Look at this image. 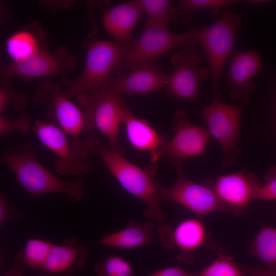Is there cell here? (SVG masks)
I'll use <instances>...</instances> for the list:
<instances>
[{
  "label": "cell",
  "instance_id": "1",
  "mask_svg": "<svg viewBox=\"0 0 276 276\" xmlns=\"http://www.w3.org/2000/svg\"><path fill=\"white\" fill-rule=\"evenodd\" d=\"M89 154L98 156L109 169L120 185L145 205V217L165 222L159 197L161 184L155 179L158 166L155 164L141 168L128 160L122 155L104 146L98 137L91 135L83 140Z\"/></svg>",
  "mask_w": 276,
  "mask_h": 276
},
{
  "label": "cell",
  "instance_id": "2",
  "mask_svg": "<svg viewBox=\"0 0 276 276\" xmlns=\"http://www.w3.org/2000/svg\"><path fill=\"white\" fill-rule=\"evenodd\" d=\"M1 160L31 197L61 193L65 195L71 202L76 203L83 196L80 177L70 181L51 173L38 161L36 150L28 142L6 150L1 155Z\"/></svg>",
  "mask_w": 276,
  "mask_h": 276
},
{
  "label": "cell",
  "instance_id": "3",
  "mask_svg": "<svg viewBox=\"0 0 276 276\" xmlns=\"http://www.w3.org/2000/svg\"><path fill=\"white\" fill-rule=\"evenodd\" d=\"M241 20L239 14L225 9L220 18L214 23L187 30L205 54L211 74L213 96H219L218 82L224 65L232 54Z\"/></svg>",
  "mask_w": 276,
  "mask_h": 276
},
{
  "label": "cell",
  "instance_id": "4",
  "mask_svg": "<svg viewBox=\"0 0 276 276\" xmlns=\"http://www.w3.org/2000/svg\"><path fill=\"white\" fill-rule=\"evenodd\" d=\"M75 99L84 110V130L99 131L106 137L109 148L123 154L119 131L126 104L121 95L103 88L89 90Z\"/></svg>",
  "mask_w": 276,
  "mask_h": 276
},
{
  "label": "cell",
  "instance_id": "5",
  "mask_svg": "<svg viewBox=\"0 0 276 276\" xmlns=\"http://www.w3.org/2000/svg\"><path fill=\"white\" fill-rule=\"evenodd\" d=\"M128 42L104 40L92 42L88 48L82 73L68 83L64 91L67 96L76 98L92 89L107 88Z\"/></svg>",
  "mask_w": 276,
  "mask_h": 276
},
{
  "label": "cell",
  "instance_id": "6",
  "mask_svg": "<svg viewBox=\"0 0 276 276\" xmlns=\"http://www.w3.org/2000/svg\"><path fill=\"white\" fill-rule=\"evenodd\" d=\"M32 130L44 146L55 155V169L60 175L78 176L87 174L94 166L83 141L72 139L62 129L47 121L37 120Z\"/></svg>",
  "mask_w": 276,
  "mask_h": 276
},
{
  "label": "cell",
  "instance_id": "7",
  "mask_svg": "<svg viewBox=\"0 0 276 276\" xmlns=\"http://www.w3.org/2000/svg\"><path fill=\"white\" fill-rule=\"evenodd\" d=\"M197 43L190 34L171 32L168 26L145 25L141 34L127 44L115 72L127 70L142 63L154 61L164 54L178 47Z\"/></svg>",
  "mask_w": 276,
  "mask_h": 276
},
{
  "label": "cell",
  "instance_id": "8",
  "mask_svg": "<svg viewBox=\"0 0 276 276\" xmlns=\"http://www.w3.org/2000/svg\"><path fill=\"white\" fill-rule=\"evenodd\" d=\"M248 102L232 105L220 100L219 96H213L211 103L201 111L207 130L222 149L221 162L224 167L234 163L240 152L238 144L241 116Z\"/></svg>",
  "mask_w": 276,
  "mask_h": 276
},
{
  "label": "cell",
  "instance_id": "9",
  "mask_svg": "<svg viewBox=\"0 0 276 276\" xmlns=\"http://www.w3.org/2000/svg\"><path fill=\"white\" fill-rule=\"evenodd\" d=\"M176 167L177 179L174 184L170 188L160 186L159 194L162 202H175L190 210L198 219H203L216 211L235 215L233 210L218 196L211 182L208 180L201 183L194 182L185 176L183 165Z\"/></svg>",
  "mask_w": 276,
  "mask_h": 276
},
{
  "label": "cell",
  "instance_id": "10",
  "mask_svg": "<svg viewBox=\"0 0 276 276\" xmlns=\"http://www.w3.org/2000/svg\"><path fill=\"white\" fill-rule=\"evenodd\" d=\"M70 99L51 79L42 81L32 96L33 101L45 109L47 122L60 128L72 139H78L85 128L84 113Z\"/></svg>",
  "mask_w": 276,
  "mask_h": 276
},
{
  "label": "cell",
  "instance_id": "11",
  "mask_svg": "<svg viewBox=\"0 0 276 276\" xmlns=\"http://www.w3.org/2000/svg\"><path fill=\"white\" fill-rule=\"evenodd\" d=\"M196 46L184 47L172 57L173 70L165 87L169 96L182 100H194L203 83L211 78L209 67L200 66L201 56Z\"/></svg>",
  "mask_w": 276,
  "mask_h": 276
},
{
  "label": "cell",
  "instance_id": "12",
  "mask_svg": "<svg viewBox=\"0 0 276 276\" xmlns=\"http://www.w3.org/2000/svg\"><path fill=\"white\" fill-rule=\"evenodd\" d=\"M77 63V57L63 46L51 52L46 48L22 61L2 63L1 74L12 78L17 76L26 79L67 76L75 70Z\"/></svg>",
  "mask_w": 276,
  "mask_h": 276
},
{
  "label": "cell",
  "instance_id": "13",
  "mask_svg": "<svg viewBox=\"0 0 276 276\" xmlns=\"http://www.w3.org/2000/svg\"><path fill=\"white\" fill-rule=\"evenodd\" d=\"M172 129L174 134L165 153L169 162L177 167L183 165L188 158L203 157L211 136L206 128L190 122L185 110L179 109L175 113Z\"/></svg>",
  "mask_w": 276,
  "mask_h": 276
},
{
  "label": "cell",
  "instance_id": "14",
  "mask_svg": "<svg viewBox=\"0 0 276 276\" xmlns=\"http://www.w3.org/2000/svg\"><path fill=\"white\" fill-rule=\"evenodd\" d=\"M168 76L154 61H147L131 68L115 72L107 88L120 95L145 96L165 87Z\"/></svg>",
  "mask_w": 276,
  "mask_h": 276
},
{
  "label": "cell",
  "instance_id": "15",
  "mask_svg": "<svg viewBox=\"0 0 276 276\" xmlns=\"http://www.w3.org/2000/svg\"><path fill=\"white\" fill-rule=\"evenodd\" d=\"M262 67L258 52L251 49L234 52L229 64L226 79L229 98L241 101H249L250 94L256 88L252 79Z\"/></svg>",
  "mask_w": 276,
  "mask_h": 276
},
{
  "label": "cell",
  "instance_id": "16",
  "mask_svg": "<svg viewBox=\"0 0 276 276\" xmlns=\"http://www.w3.org/2000/svg\"><path fill=\"white\" fill-rule=\"evenodd\" d=\"M162 245L168 249L177 247L180 251L179 260L191 263L193 252L205 244L208 234L199 219H188L180 222L175 228L167 225L158 228Z\"/></svg>",
  "mask_w": 276,
  "mask_h": 276
},
{
  "label": "cell",
  "instance_id": "17",
  "mask_svg": "<svg viewBox=\"0 0 276 276\" xmlns=\"http://www.w3.org/2000/svg\"><path fill=\"white\" fill-rule=\"evenodd\" d=\"M256 177L246 170L218 176L212 184L220 199L239 216L254 199L258 188L261 185Z\"/></svg>",
  "mask_w": 276,
  "mask_h": 276
},
{
  "label": "cell",
  "instance_id": "18",
  "mask_svg": "<svg viewBox=\"0 0 276 276\" xmlns=\"http://www.w3.org/2000/svg\"><path fill=\"white\" fill-rule=\"evenodd\" d=\"M122 123L125 125L127 138L139 151L148 153L151 163L155 164L165 155L169 140L163 136L147 120L133 114L126 105Z\"/></svg>",
  "mask_w": 276,
  "mask_h": 276
},
{
  "label": "cell",
  "instance_id": "19",
  "mask_svg": "<svg viewBox=\"0 0 276 276\" xmlns=\"http://www.w3.org/2000/svg\"><path fill=\"white\" fill-rule=\"evenodd\" d=\"M88 254L76 238H68L61 245L54 244L38 276L71 275L84 268Z\"/></svg>",
  "mask_w": 276,
  "mask_h": 276
},
{
  "label": "cell",
  "instance_id": "20",
  "mask_svg": "<svg viewBox=\"0 0 276 276\" xmlns=\"http://www.w3.org/2000/svg\"><path fill=\"white\" fill-rule=\"evenodd\" d=\"M141 14L134 0L122 3L105 11L103 16L104 28L114 41L128 42L133 38L132 32Z\"/></svg>",
  "mask_w": 276,
  "mask_h": 276
},
{
  "label": "cell",
  "instance_id": "21",
  "mask_svg": "<svg viewBox=\"0 0 276 276\" xmlns=\"http://www.w3.org/2000/svg\"><path fill=\"white\" fill-rule=\"evenodd\" d=\"M46 48L44 34L36 23L15 32L6 42V52L12 62L24 61Z\"/></svg>",
  "mask_w": 276,
  "mask_h": 276
},
{
  "label": "cell",
  "instance_id": "22",
  "mask_svg": "<svg viewBox=\"0 0 276 276\" xmlns=\"http://www.w3.org/2000/svg\"><path fill=\"white\" fill-rule=\"evenodd\" d=\"M155 233L153 223L130 219L125 228L103 237L97 243L119 249H132L151 243Z\"/></svg>",
  "mask_w": 276,
  "mask_h": 276
},
{
  "label": "cell",
  "instance_id": "23",
  "mask_svg": "<svg viewBox=\"0 0 276 276\" xmlns=\"http://www.w3.org/2000/svg\"><path fill=\"white\" fill-rule=\"evenodd\" d=\"M53 244L37 239L28 240L16 255L14 267L21 272L28 269L39 270L44 265Z\"/></svg>",
  "mask_w": 276,
  "mask_h": 276
},
{
  "label": "cell",
  "instance_id": "24",
  "mask_svg": "<svg viewBox=\"0 0 276 276\" xmlns=\"http://www.w3.org/2000/svg\"><path fill=\"white\" fill-rule=\"evenodd\" d=\"M141 13L147 17L145 25L168 26L178 21L176 6L168 0H134Z\"/></svg>",
  "mask_w": 276,
  "mask_h": 276
},
{
  "label": "cell",
  "instance_id": "25",
  "mask_svg": "<svg viewBox=\"0 0 276 276\" xmlns=\"http://www.w3.org/2000/svg\"><path fill=\"white\" fill-rule=\"evenodd\" d=\"M250 252L268 269L276 271V228H261L254 239Z\"/></svg>",
  "mask_w": 276,
  "mask_h": 276
},
{
  "label": "cell",
  "instance_id": "26",
  "mask_svg": "<svg viewBox=\"0 0 276 276\" xmlns=\"http://www.w3.org/2000/svg\"><path fill=\"white\" fill-rule=\"evenodd\" d=\"M234 0H182L176 5L178 13V22H187L192 17L193 12L198 9H210L213 14L220 10L239 3Z\"/></svg>",
  "mask_w": 276,
  "mask_h": 276
},
{
  "label": "cell",
  "instance_id": "27",
  "mask_svg": "<svg viewBox=\"0 0 276 276\" xmlns=\"http://www.w3.org/2000/svg\"><path fill=\"white\" fill-rule=\"evenodd\" d=\"M12 77L1 74L0 114L3 115L8 107L18 111L24 109L29 102L28 96L15 89L11 83Z\"/></svg>",
  "mask_w": 276,
  "mask_h": 276
},
{
  "label": "cell",
  "instance_id": "28",
  "mask_svg": "<svg viewBox=\"0 0 276 276\" xmlns=\"http://www.w3.org/2000/svg\"><path fill=\"white\" fill-rule=\"evenodd\" d=\"M96 276H133L134 271L130 263L123 258L110 255L94 267Z\"/></svg>",
  "mask_w": 276,
  "mask_h": 276
},
{
  "label": "cell",
  "instance_id": "29",
  "mask_svg": "<svg viewBox=\"0 0 276 276\" xmlns=\"http://www.w3.org/2000/svg\"><path fill=\"white\" fill-rule=\"evenodd\" d=\"M196 276H244L242 271L233 259L225 252H220L217 258Z\"/></svg>",
  "mask_w": 276,
  "mask_h": 276
},
{
  "label": "cell",
  "instance_id": "30",
  "mask_svg": "<svg viewBox=\"0 0 276 276\" xmlns=\"http://www.w3.org/2000/svg\"><path fill=\"white\" fill-rule=\"evenodd\" d=\"M31 130L30 118L26 113H22L14 119H8L0 116V135L13 132L26 134Z\"/></svg>",
  "mask_w": 276,
  "mask_h": 276
},
{
  "label": "cell",
  "instance_id": "31",
  "mask_svg": "<svg viewBox=\"0 0 276 276\" xmlns=\"http://www.w3.org/2000/svg\"><path fill=\"white\" fill-rule=\"evenodd\" d=\"M254 199L276 200V166L272 167L264 177V183L258 188Z\"/></svg>",
  "mask_w": 276,
  "mask_h": 276
},
{
  "label": "cell",
  "instance_id": "32",
  "mask_svg": "<svg viewBox=\"0 0 276 276\" xmlns=\"http://www.w3.org/2000/svg\"><path fill=\"white\" fill-rule=\"evenodd\" d=\"M23 216V212L15 205H10L8 201V195L1 192L0 194V225L2 226L6 221L9 220H20Z\"/></svg>",
  "mask_w": 276,
  "mask_h": 276
},
{
  "label": "cell",
  "instance_id": "33",
  "mask_svg": "<svg viewBox=\"0 0 276 276\" xmlns=\"http://www.w3.org/2000/svg\"><path fill=\"white\" fill-rule=\"evenodd\" d=\"M197 273L188 272L178 266H173L154 271L147 276H196Z\"/></svg>",
  "mask_w": 276,
  "mask_h": 276
},
{
  "label": "cell",
  "instance_id": "34",
  "mask_svg": "<svg viewBox=\"0 0 276 276\" xmlns=\"http://www.w3.org/2000/svg\"><path fill=\"white\" fill-rule=\"evenodd\" d=\"M243 270L248 276H276V271L260 267L246 268Z\"/></svg>",
  "mask_w": 276,
  "mask_h": 276
},
{
  "label": "cell",
  "instance_id": "35",
  "mask_svg": "<svg viewBox=\"0 0 276 276\" xmlns=\"http://www.w3.org/2000/svg\"><path fill=\"white\" fill-rule=\"evenodd\" d=\"M40 3L43 7L55 10L68 8L74 3L72 1H48Z\"/></svg>",
  "mask_w": 276,
  "mask_h": 276
},
{
  "label": "cell",
  "instance_id": "36",
  "mask_svg": "<svg viewBox=\"0 0 276 276\" xmlns=\"http://www.w3.org/2000/svg\"><path fill=\"white\" fill-rule=\"evenodd\" d=\"M4 276H24L22 272L17 269H11L8 270Z\"/></svg>",
  "mask_w": 276,
  "mask_h": 276
}]
</instances>
